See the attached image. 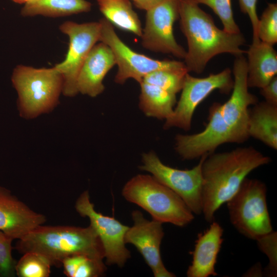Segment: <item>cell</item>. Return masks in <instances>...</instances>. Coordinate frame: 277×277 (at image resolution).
<instances>
[{
  "mask_svg": "<svg viewBox=\"0 0 277 277\" xmlns=\"http://www.w3.org/2000/svg\"><path fill=\"white\" fill-rule=\"evenodd\" d=\"M116 65L111 49L103 42L95 44L89 52L78 73L76 87L78 93L94 97L105 89L103 81Z\"/></svg>",
  "mask_w": 277,
  "mask_h": 277,
  "instance_id": "9a60e30c",
  "label": "cell"
},
{
  "mask_svg": "<svg viewBox=\"0 0 277 277\" xmlns=\"http://www.w3.org/2000/svg\"><path fill=\"white\" fill-rule=\"evenodd\" d=\"M24 254L34 252L46 257L52 266L61 267L67 257L85 254L103 260L104 250L97 233L89 225L83 228L70 226H38L16 245Z\"/></svg>",
  "mask_w": 277,
  "mask_h": 277,
  "instance_id": "3957f363",
  "label": "cell"
},
{
  "mask_svg": "<svg viewBox=\"0 0 277 277\" xmlns=\"http://www.w3.org/2000/svg\"><path fill=\"white\" fill-rule=\"evenodd\" d=\"M209 154L200 157L197 165L181 170L166 165L154 151L142 155L140 169L151 173L159 182L179 195L193 214L202 213V164Z\"/></svg>",
  "mask_w": 277,
  "mask_h": 277,
  "instance_id": "ba28073f",
  "label": "cell"
},
{
  "mask_svg": "<svg viewBox=\"0 0 277 277\" xmlns=\"http://www.w3.org/2000/svg\"><path fill=\"white\" fill-rule=\"evenodd\" d=\"M11 81L18 94L19 114L24 118L32 119L49 113L59 103L63 78L55 66L35 68L18 65Z\"/></svg>",
  "mask_w": 277,
  "mask_h": 277,
  "instance_id": "277c9868",
  "label": "cell"
},
{
  "mask_svg": "<svg viewBox=\"0 0 277 277\" xmlns=\"http://www.w3.org/2000/svg\"><path fill=\"white\" fill-rule=\"evenodd\" d=\"M244 275L245 276H262L263 271L260 263L255 264L248 270Z\"/></svg>",
  "mask_w": 277,
  "mask_h": 277,
  "instance_id": "d6a6232c",
  "label": "cell"
},
{
  "mask_svg": "<svg viewBox=\"0 0 277 277\" xmlns=\"http://www.w3.org/2000/svg\"><path fill=\"white\" fill-rule=\"evenodd\" d=\"M271 159L252 146L207 155L202 166V213L211 223L216 211L238 191L247 176Z\"/></svg>",
  "mask_w": 277,
  "mask_h": 277,
  "instance_id": "6da1fadb",
  "label": "cell"
},
{
  "mask_svg": "<svg viewBox=\"0 0 277 277\" xmlns=\"http://www.w3.org/2000/svg\"><path fill=\"white\" fill-rule=\"evenodd\" d=\"M62 266L68 277H98L106 269L103 260L85 254L68 256L63 261Z\"/></svg>",
  "mask_w": 277,
  "mask_h": 277,
  "instance_id": "603a6c76",
  "label": "cell"
},
{
  "mask_svg": "<svg viewBox=\"0 0 277 277\" xmlns=\"http://www.w3.org/2000/svg\"><path fill=\"white\" fill-rule=\"evenodd\" d=\"M194 1L198 4L206 5L212 10L222 22L224 31L231 33L241 32L234 19L231 0Z\"/></svg>",
  "mask_w": 277,
  "mask_h": 277,
  "instance_id": "4316f807",
  "label": "cell"
},
{
  "mask_svg": "<svg viewBox=\"0 0 277 277\" xmlns=\"http://www.w3.org/2000/svg\"><path fill=\"white\" fill-rule=\"evenodd\" d=\"M258 35L260 40L273 45L277 42V5L268 3L259 21Z\"/></svg>",
  "mask_w": 277,
  "mask_h": 277,
  "instance_id": "484cf974",
  "label": "cell"
},
{
  "mask_svg": "<svg viewBox=\"0 0 277 277\" xmlns=\"http://www.w3.org/2000/svg\"><path fill=\"white\" fill-rule=\"evenodd\" d=\"M180 0H164L146 11L141 44L150 51L184 58L186 51L175 40L173 24L179 18Z\"/></svg>",
  "mask_w": 277,
  "mask_h": 277,
  "instance_id": "8fae6325",
  "label": "cell"
},
{
  "mask_svg": "<svg viewBox=\"0 0 277 277\" xmlns=\"http://www.w3.org/2000/svg\"><path fill=\"white\" fill-rule=\"evenodd\" d=\"M59 28L68 36L69 44L65 60L55 67L63 76L62 93L72 97L78 93L76 81L80 70L92 47L99 42L100 24L99 22L78 24L67 21Z\"/></svg>",
  "mask_w": 277,
  "mask_h": 277,
  "instance_id": "30bf717a",
  "label": "cell"
},
{
  "mask_svg": "<svg viewBox=\"0 0 277 277\" xmlns=\"http://www.w3.org/2000/svg\"><path fill=\"white\" fill-rule=\"evenodd\" d=\"M99 23V42L111 49L118 67L114 78L116 83L122 85L129 78H132L140 84L145 76L157 70L188 71L182 62L155 60L133 51L117 36L113 26L107 19L102 18Z\"/></svg>",
  "mask_w": 277,
  "mask_h": 277,
  "instance_id": "52a82bcc",
  "label": "cell"
},
{
  "mask_svg": "<svg viewBox=\"0 0 277 277\" xmlns=\"http://www.w3.org/2000/svg\"><path fill=\"white\" fill-rule=\"evenodd\" d=\"M13 239L0 231V276L12 277L15 273L16 262L12 255Z\"/></svg>",
  "mask_w": 277,
  "mask_h": 277,
  "instance_id": "f1b7e54d",
  "label": "cell"
},
{
  "mask_svg": "<svg viewBox=\"0 0 277 277\" xmlns=\"http://www.w3.org/2000/svg\"><path fill=\"white\" fill-rule=\"evenodd\" d=\"M16 262L15 273L19 277H48L52 264L43 255L28 252Z\"/></svg>",
  "mask_w": 277,
  "mask_h": 277,
  "instance_id": "cb8c5ba5",
  "label": "cell"
},
{
  "mask_svg": "<svg viewBox=\"0 0 277 277\" xmlns=\"http://www.w3.org/2000/svg\"><path fill=\"white\" fill-rule=\"evenodd\" d=\"M233 85L231 71L228 68L203 78L195 77L187 73L180 98L172 115L165 120L164 129L177 127L185 131L189 130L197 106L215 90H219L222 93L229 94Z\"/></svg>",
  "mask_w": 277,
  "mask_h": 277,
  "instance_id": "9c48e42d",
  "label": "cell"
},
{
  "mask_svg": "<svg viewBox=\"0 0 277 277\" xmlns=\"http://www.w3.org/2000/svg\"><path fill=\"white\" fill-rule=\"evenodd\" d=\"M266 197L264 183L246 177L226 203L231 223L248 239L256 240L273 231Z\"/></svg>",
  "mask_w": 277,
  "mask_h": 277,
  "instance_id": "8992f818",
  "label": "cell"
},
{
  "mask_svg": "<svg viewBox=\"0 0 277 277\" xmlns=\"http://www.w3.org/2000/svg\"><path fill=\"white\" fill-rule=\"evenodd\" d=\"M257 2L258 0H239L241 11L248 15L252 24L253 29L252 43L260 41L258 35L259 19L256 13Z\"/></svg>",
  "mask_w": 277,
  "mask_h": 277,
  "instance_id": "f546056e",
  "label": "cell"
},
{
  "mask_svg": "<svg viewBox=\"0 0 277 277\" xmlns=\"http://www.w3.org/2000/svg\"><path fill=\"white\" fill-rule=\"evenodd\" d=\"M179 18L180 29L187 41L184 59L189 72L202 73L208 62L219 54L228 53L236 57L246 53L240 48L245 43L243 35L218 28L211 16L194 0H180Z\"/></svg>",
  "mask_w": 277,
  "mask_h": 277,
  "instance_id": "7a4b0ae2",
  "label": "cell"
},
{
  "mask_svg": "<svg viewBox=\"0 0 277 277\" xmlns=\"http://www.w3.org/2000/svg\"><path fill=\"white\" fill-rule=\"evenodd\" d=\"M135 7L140 9L147 11L164 0H132Z\"/></svg>",
  "mask_w": 277,
  "mask_h": 277,
  "instance_id": "1f68e13d",
  "label": "cell"
},
{
  "mask_svg": "<svg viewBox=\"0 0 277 277\" xmlns=\"http://www.w3.org/2000/svg\"><path fill=\"white\" fill-rule=\"evenodd\" d=\"M223 231L222 227L213 221L209 228L198 234L192 252V261L187 271L188 277L217 275L215 265L223 242Z\"/></svg>",
  "mask_w": 277,
  "mask_h": 277,
  "instance_id": "2e32d148",
  "label": "cell"
},
{
  "mask_svg": "<svg viewBox=\"0 0 277 277\" xmlns=\"http://www.w3.org/2000/svg\"><path fill=\"white\" fill-rule=\"evenodd\" d=\"M133 225L125 235V243L133 245L151 268L155 277H174L162 260L160 246L164 235L162 223L146 219L138 210L132 213Z\"/></svg>",
  "mask_w": 277,
  "mask_h": 277,
  "instance_id": "4fadbf2b",
  "label": "cell"
},
{
  "mask_svg": "<svg viewBox=\"0 0 277 277\" xmlns=\"http://www.w3.org/2000/svg\"><path fill=\"white\" fill-rule=\"evenodd\" d=\"M221 103L215 102L209 108L208 122L205 129L200 132V137L209 148L215 149L225 143H235L232 131L224 120Z\"/></svg>",
  "mask_w": 277,
  "mask_h": 277,
  "instance_id": "7402d4cb",
  "label": "cell"
},
{
  "mask_svg": "<svg viewBox=\"0 0 277 277\" xmlns=\"http://www.w3.org/2000/svg\"><path fill=\"white\" fill-rule=\"evenodd\" d=\"M188 72L187 71L157 70L145 76L141 82L156 86L176 94L181 91L186 74Z\"/></svg>",
  "mask_w": 277,
  "mask_h": 277,
  "instance_id": "d4e9b609",
  "label": "cell"
},
{
  "mask_svg": "<svg viewBox=\"0 0 277 277\" xmlns=\"http://www.w3.org/2000/svg\"><path fill=\"white\" fill-rule=\"evenodd\" d=\"M140 85L139 107L144 113L161 120L169 117L176 103V94L146 83Z\"/></svg>",
  "mask_w": 277,
  "mask_h": 277,
  "instance_id": "d6986e66",
  "label": "cell"
},
{
  "mask_svg": "<svg viewBox=\"0 0 277 277\" xmlns=\"http://www.w3.org/2000/svg\"><path fill=\"white\" fill-rule=\"evenodd\" d=\"M105 18L123 30L140 36L143 28L129 0H96Z\"/></svg>",
  "mask_w": 277,
  "mask_h": 277,
  "instance_id": "44dd1931",
  "label": "cell"
},
{
  "mask_svg": "<svg viewBox=\"0 0 277 277\" xmlns=\"http://www.w3.org/2000/svg\"><path fill=\"white\" fill-rule=\"evenodd\" d=\"M91 9V4L86 0H31L25 4L21 14L56 17L87 12Z\"/></svg>",
  "mask_w": 277,
  "mask_h": 277,
  "instance_id": "ffe728a7",
  "label": "cell"
},
{
  "mask_svg": "<svg viewBox=\"0 0 277 277\" xmlns=\"http://www.w3.org/2000/svg\"><path fill=\"white\" fill-rule=\"evenodd\" d=\"M276 232H271L261 237L256 241L259 248L269 259V264L263 271L267 276H276L277 272Z\"/></svg>",
  "mask_w": 277,
  "mask_h": 277,
  "instance_id": "83f0119b",
  "label": "cell"
},
{
  "mask_svg": "<svg viewBox=\"0 0 277 277\" xmlns=\"http://www.w3.org/2000/svg\"><path fill=\"white\" fill-rule=\"evenodd\" d=\"M75 208L81 216L89 219L90 225L97 233L103 245L107 264L123 267L131 256L130 251L125 247L124 240L129 227L113 217L96 211L93 204L90 202L88 191L80 195Z\"/></svg>",
  "mask_w": 277,
  "mask_h": 277,
  "instance_id": "7c38bea8",
  "label": "cell"
},
{
  "mask_svg": "<svg viewBox=\"0 0 277 277\" xmlns=\"http://www.w3.org/2000/svg\"><path fill=\"white\" fill-rule=\"evenodd\" d=\"M247 85L262 88L277 73V53L273 46L260 41L252 43L248 51Z\"/></svg>",
  "mask_w": 277,
  "mask_h": 277,
  "instance_id": "e0dca14e",
  "label": "cell"
},
{
  "mask_svg": "<svg viewBox=\"0 0 277 277\" xmlns=\"http://www.w3.org/2000/svg\"><path fill=\"white\" fill-rule=\"evenodd\" d=\"M122 195L147 211L153 220L184 227L194 219L182 199L152 175L138 174L124 186Z\"/></svg>",
  "mask_w": 277,
  "mask_h": 277,
  "instance_id": "5b68a950",
  "label": "cell"
},
{
  "mask_svg": "<svg viewBox=\"0 0 277 277\" xmlns=\"http://www.w3.org/2000/svg\"><path fill=\"white\" fill-rule=\"evenodd\" d=\"M260 94L264 97L266 102L277 106L276 75L266 86L260 89Z\"/></svg>",
  "mask_w": 277,
  "mask_h": 277,
  "instance_id": "4dcf8cb0",
  "label": "cell"
},
{
  "mask_svg": "<svg viewBox=\"0 0 277 277\" xmlns=\"http://www.w3.org/2000/svg\"><path fill=\"white\" fill-rule=\"evenodd\" d=\"M45 221L43 214L32 210L0 186V231L13 240H19Z\"/></svg>",
  "mask_w": 277,
  "mask_h": 277,
  "instance_id": "5bb4252c",
  "label": "cell"
},
{
  "mask_svg": "<svg viewBox=\"0 0 277 277\" xmlns=\"http://www.w3.org/2000/svg\"><path fill=\"white\" fill-rule=\"evenodd\" d=\"M248 132L274 150L277 149V106L266 101L249 109Z\"/></svg>",
  "mask_w": 277,
  "mask_h": 277,
  "instance_id": "ac0fdd59",
  "label": "cell"
},
{
  "mask_svg": "<svg viewBox=\"0 0 277 277\" xmlns=\"http://www.w3.org/2000/svg\"><path fill=\"white\" fill-rule=\"evenodd\" d=\"M13 2L18 4H26L31 0H12Z\"/></svg>",
  "mask_w": 277,
  "mask_h": 277,
  "instance_id": "836d02e7",
  "label": "cell"
}]
</instances>
